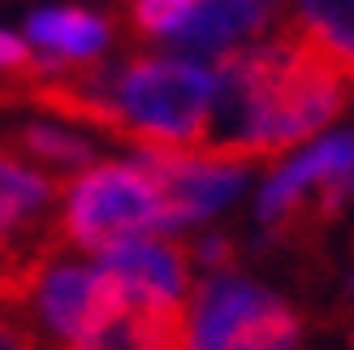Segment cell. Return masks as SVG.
Wrapping results in <instances>:
<instances>
[{"mask_svg": "<svg viewBox=\"0 0 354 350\" xmlns=\"http://www.w3.org/2000/svg\"><path fill=\"white\" fill-rule=\"evenodd\" d=\"M281 17H286V0H194L190 22L169 52L221 65L238 48L277 35Z\"/></svg>", "mask_w": 354, "mask_h": 350, "instance_id": "9", "label": "cell"}, {"mask_svg": "<svg viewBox=\"0 0 354 350\" xmlns=\"http://www.w3.org/2000/svg\"><path fill=\"white\" fill-rule=\"evenodd\" d=\"M186 255L203 273H234L238 268V247L225 234H199L194 242H186Z\"/></svg>", "mask_w": 354, "mask_h": 350, "instance_id": "16", "label": "cell"}, {"mask_svg": "<svg viewBox=\"0 0 354 350\" xmlns=\"http://www.w3.org/2000/svg\"><path fill=\"white\" fill-rule=\"evenodd\" d=\"M65 182L0 151V268L22 264L52 238V212Z\"/></svg>", "mask_w": 354, "mask_h": 350, "instance_id": "8", "label": "cell"}, {"mask_svg": "<svg viewBox=\"0 0 354 350\" xmlns=\"http://www.w3.org/2000/svg\"><path fill=\"white\" fill-rule=\"evenodd\" d=\"M134 238H169V208L160 182L130 160H100L65 182L61 212L52 217V242L65 251L104 255Z\"/></svg>", "mask_w": 354, "mask_h": 350, "instance_id": "2", "label": "cell"}, {"mask_svg": "<svg viewBox=\"0 0 354 350\" xmlns=\"http://www.w3.org/2000/svg\"><path fill=\"white\" fill-rule=\"evenodd\" d=\"M113 39H117V22L86 5H44L26 17V44L52 65L57 78L109 61Z\"/></svg>", "mask_w": 354, "mask_h": 350, "instance_id": "10", "label": "cell"}, {"mask_svg": "<svg viewBox=\"0 0 354 350\" xmlns=\"http://www.w3.org/2000/svg\"><path fill=\"white\" fill-rule=\"evenodd\" d=\"M281 30L354 86V0H286Z\"/></svg>", "mask_w": 354, "mask_h": 350, "instance_id": "12", "label": "cell"}, {"mask_svg": "<svg viewBox=\"0 0 354 350\" xmlns=\"http://www.w3.org/2000/svg\"><path fill=\"white\" fill-rule=\"evenodd\" d=\"M0 69H9V74H17L22 82H52L57 74H52V65L35 52L26 39H17V35L0 30Z\"/></svg>", "mask_w": 354, "mask_h": 350, "instance_id": "15", "label": "cell"}, {"mask_svg": "<svg viewBox=\"0 0 354 350\" xmlns=\"http://www.w3.org/2000/svg\"><path fill=\"white\" fill-rule=\"evenodd\" d=\"M134 160L160 182V195L169 208V238L221 217L225 208H234L255 178L251 160L221 156V151H207V147H190V151L138 147Z\"/></svg>", "mask_w": 354, "mask_h": 350, "instance_id": "6", "label": "cell"}, {"mask_svg": "<svg viewBox=\"0 0 354 350\" xmlns=\"http://www.w3.org/2000/svg\"><path fill=\"white\" fill-rule=\"evenodd\" d=\"M0 350H44V338L30 320L22 268H0Z\"/></svg>", "mask_w": 354, "mask_h": 350, "instance_id": "14", "label": "cell"}, {"mask_svg": "<svg viewBox=\"0 0 354 350\" xmlns=\"http://www.w3.org/2000/svg\"><path fill=\"white\" fill-rule=\"evenodd\" d=\"M307 320L246 273H207L186 299V350H298Z\"/></svg>", "mask_w": 354, "mask_h": 350, "instance_id": "4", "label": "cell"}, {"mask_svg": "<svg viewBox=\"0 0 354 350\" xmlns=\"http://www.w3.org/2000/svg\"><path fill=\"white\" fill-rule=\"evenodd\" d=\"M350 91L342 74L277 30L216 65V109L203 147L251 165L277 160L337 126Z\"/></svg>", "mask_w": 354, "mask_h": 350, "instance_id": "1", "label": "cell"}, {"mask_svg": "<svg viewBox=\"0 0 354 350\" xmlns=\"http://www.w3.org/2000/svg\"><path fill=\"white\" fill-rule=\"evenodd\" d=\"M17 268H22L35 329H39V338H52L57 346H74L82 338H91L95 329H104L113 316L126 311L113 282L100 273V264L69 259V251L57 247L52 238L35 255H26Z\"/></svg>", "mask_w": 354, "mask_h": 350, "instance_id": "5", "label": "cell"}, {"mask_svg": "<svg viewBox=\"0 0 354 350\" xmlns=\"http://www.w3.org/2000/svg\"><path fill=\"white\" fill-rule=\"evenodd\" d=\"M194 13V0H126V22L130 35L151 48H173V39L186 30Z\"/></svg>", "mask_w": 354, "mask_h": 350, "instance_id": "13", "label": "cell"}, {"mask_svg": "<svg viewBox=\"0 0 354 350\" xmlns=\"http://www.w3.org/2000/svg\"><path fill=\"white\" fill-rule=\"evenodd\" d=\"M0 151L22 160L30 169L48 173L57 182H74L78 173L95 169L104 156H100V143L86 130L78 126H65V121H44V117H17L13 109L0 104Z\"/></svg>", "mask_w": 354, "mask_h": 350, "instance_id": "11", "label": "cell"}, {"mask_svg": "<svg viewBox=\"0 0 354 350\" xmlns=\"http://www.w3.org/2000/svg\"><path fill=\"white\" fill-rule=\"evenodd\" d=\"M354 203V126H333L311 143L268 160L255 190V221L268 238L290 242Z\"/></svg>", "mask_w": 354, "mask_h": 350, "instance_id": "3", "label": "cell"}, {"mask_svg": "<svg viewBox=\"0 0 354 350\" xmlns=\"http://www.w3.org/2000/svg\"><path fill=\"white\" fill-rule=\"evenodd\" d=\"M100 273L113 282L121 307L177 311L190 299V255L177 238H134L95 255Z\"/></svg>", "mask_w": 354, "mask_h": 350, "instance_id": "7", "label": "cell"}]
</instances>
